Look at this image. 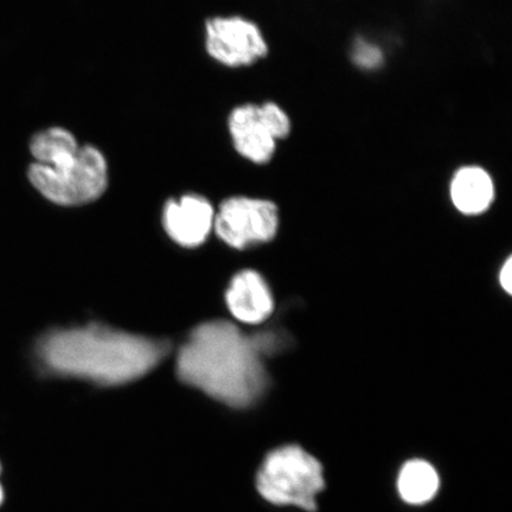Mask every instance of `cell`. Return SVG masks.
Returning a JSON list of instances; mask_svg holds the SVG:
<instances>
[{
  "label": "cell",
  "instance_id": "2",
  "mask_svg": "<svg viewBox=\"0 0 512 512\" xmlns=\"http://www.w3.org/2000/svg\"><path fill=\"white\" fill-rule=\"evenodd\" d=\"M255 336L226 320L197 326L179 349V380L234 408L252 406L264 394L267 374Z\"/></svg>",
  "mask_w": 512,
  "mask_h": 512
},
{
  "label": "cell",
  "instance_id": "5",
  "mask_svg": "<svg viewBox=\"0 0 512 512\" xmlns=\"http://www.w3.org/2000/svg\"><path fill=\"white\" fill-rule=\"evenodd\" d=\"M235 150L255 164L271 162L277 142L291 133V120L274 102L236 107L228 119Z\"/></svg>",
  "mask_w": 512,
  "mask_h": 512
},
{
  "label": "cell",
  "instance_id": "12",
  "mask_svg": "<svg viewBox=\"0 0 512 512\" xmlns=\"http://www.w3.org/2000/svg\"><path fill=\"white\" fill-rule=\"evenodd\" d=\"M352 60L363 69H376L383 62V54L374 44L358 40L352 50Z\"/></svg>",
  "mask_w": 512,
  "mask_h": 512
},
{
  "label": "cell",
  "instance_id": "3",
  "mask_svg": "<svg viewBox=\"0 0 512 512\" xmlns=\"http://www.w3.org/2000/svg\"><path fill=\"white\" fill-rule=\"evenodd\" d=\"M35 163L28 176L34 188L59 206H82L98 200L107 189V160L98 147L80 145L63 127H50L31 139Z\"/></svg>",
  "mask_w": 512,
  "mask_h": 512
},
{
  "label": "cell",
  "instance_id": "10",
  "mask_svg": "<svg viewBox=\"0 0 512 512\" xmlns=\"http://www.w3.org/2000/svg\"><path fill=\"white\" fill-rule=\"evenodd\" d=\"M451 198L460 213L482 214L494 202V181L488 171L479 166H464L452 179Z\"/></svg>",
  "mask_w": 512,
  "mask_h": 512
},
{
  "label": "cell",
  "instance_id": "14",
  "mask_svg": "<svg viewBox=\"0 0 512 512\" xmlns=\"http://www.w3.org/2000/svg\"><path fill=\"white\" fill-rule=\"evenodd\" d=\"M2 476H3V465H2V462H0V508L3 507V504L5 502V497H6Z\"/></svg>",
  "mask_w": 512,
  "mask_h": 512
},
{
  "label": "cell",
  "instance_id": "13",
  "mask_svg": "<svg viewBox=\"0 0 512 512\" xmlns=\"http://www.w3.org/2000/svg\"><path fill=\"white\" fill-rule=\"evenodd\" d=\"M499 280H501V285L504 290L508 293L512 291V261L509 258L505 261V264L502 268L501 274H499Z\"/></svg>",
  "mask_w": 512,
  "mask_h": 512
},
{
  "label": "cell",
  "instance_id": "9",
  "mask_svg": "<svg viewBox=\"0 0 512 512\" xmlns=\"http://www.w3.org/2000/svg\"><path fill=\"white\" fill-rule=\"evenodd\" d=\"M227 304L233 316L247 324L264 322L274 309L270 288L254 271L235 275L227 292Z\"/></svg>",
  "mask_w": 512,
  "mask_h": 512
},
{
  "label": "cell",
  "instance_id": "11",
  "mask_svg": "<svg viewBox=\"0 0 512 512\" xmlns=\"http://www.w3.org/2000/svg\"><path fill=\"white\" fill-rule=\"evenodd\" d=\"M439 488V473L426 460H409L401 467L398 491L403 502L411 505L430 503L437 496Z\"/></svg>",
  "mask_w": 512,
  "mask_h": 512
},
{
  "label": "cell",
  "instance_id": "6",
  "mask_svg": "<svg viewBox=\"0 0 512 512\" xmlns=\"http://www.w3.org/2000/svg\"><path fill=\"white\" fill-rule=\"evenodd\" d=\"M278 223V208L273 202L232 197L221 204L214 227L227 245L246 249L271 241L277 234Z\"/></svg>",
  "mask_w": 512,
  "mask_h": 512
},
{
  "label": "cell",
  "instance_id": "4",
  "mask_svg": "<svg viewBox=\"0 0 512 512\" xmlns=\"http://www.w3.org/2000/svg\"><path fill=\"white\" fill-rule=\"evenodd\" d=\"M325 488L323 466L304 448L286 445L268 453L256 475V489L278 507L317 510V496Z\"/></svg>",
  "mask_w": 512,
  "mask_h": 512
},
{
  "label": "cell",
  "instance_id": "7",
  "mask_svg": "<svg viewBox=\"0 0 512 512\" xmlns=\"http://www.w3.org/2000/svg\"><path fill=\"white\" fill-rule=\"evenodd\" d=\"M206 48L214 60L227 67H247L268 53L258 25L241 17H215L206 23Z\"/></svg>",
  "mask_w": 512,
  "mask_h": 512
},
{
  "label": "cell",
  "instance_id": "1",
  "mask_svg": "<svg viewBox=\"0 0 512 512\" xmlns=\"http://www.w3.org/2000/svg\"><path fill=\"white\" fill-rule=\"evenodd\" d=\"M162 339L128 334L102 324L57 329L37 344V355L50 373L78 377L100 386L136 381L169 355Z\"/></svg>",
  "mask_w": 512,
  "mask_h": 512
},
{
  "label": "cell",
  "instance_id": "8",
  "mask_svg": "<svg viewBox=\"0 0 512 512\" xmlns=\"http://www.w3.org/2000/svg\"><path fill=\"white\" fill-rule=\"evenodd\" d=\"M215 213L207 198L190 194L165 204L163 223L170 238L184 247L201 246L214 227Z\"/></svg>",
  "mask_w": 512,
  "mask_h": 512
}]
</instances>
